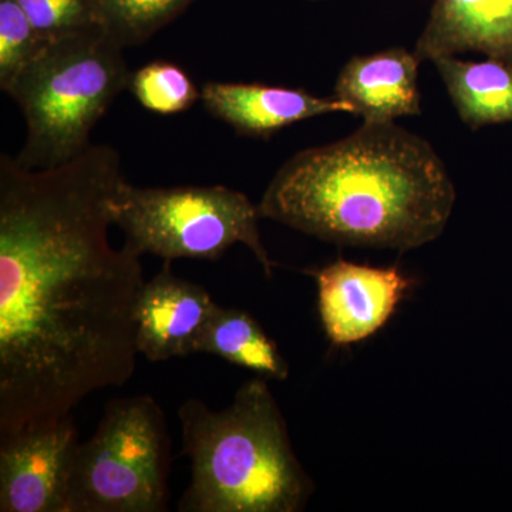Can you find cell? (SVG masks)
Returning <instances> with one entry per match:
<instances>
[{
	"mask_svg": "<svg viewBox=\"0 0 512 512\" xmlns=\"http://www.w3.org/2000/svg\"><path fill=\"white\" fill-rule=\"evenodd\" d=\"M116 148L56 167L0 156V437L72 416L137 362L141 256L110 244Z\"/></svg>",
	"mask_w": 512,
	"mask_h": 512,
	"instance_id": "6da1fadb",
	"label": "cell"
},
{
	"mask_svg": "<svg viewBox=\"0 0 512 512\" xmlns=\"http://www.w3.org/2000/svg\"><path fill=\"white\" fill-rule=\"evenodd\" d=\"M456 197L429 141L394 123H363L286 161L258 210L332 244L406 252L443 234Z\"/></svg>",
	"mask_w": 512,
	"mask_h": 512,
	"instance_id": "7a4b0ae2",
	"label": "cell"
},
{
	"mask_svg": "<svg viewBox=\"0 0 512 512\" xmlns=\"http://www.w3.org/2000/svg\"><path fill=\"white\" fill-rule=\"evenodd\" d=\"M265 377L242 384L227 409L181 404L190 487L180 512H299L315 485L293 453L284 416Z\"/></svg>",
	"mask_w": 512,
	"mask_h": 512,
	"instance_id": "3957f363",
	"label": "cell"
},
{
	"mask_svg": "<svg viewBox=\"0 0 512 512\" xmlns=\"http://www.w3.org/2000/svg\"><path fill=\"white\" fill-rule=\"evenodd\" d=\"M130 79L124 47L104 26L47 42L6 92L26 123L16 161L42 170L79 156Z\"/></svg>",
	"mask_w": 512,
	"mask_h": 512,
	"instance_id": "277c9868",
	"label": "cell"
},
{
	"mask_svg": "<svg viewBox=\"0 0 512 512\" xmlns=\"http://www.w3.org/2000/svg\"><path fill=\"white\" fill-rule=\"evenodd\" d=\"M258 205L225 185L144 188L121 183L113 202V221L138 255L164 261H217L242 244L271 278L272 261L259 232Z\"/></svg>",
	"mask_w": 512,
	"mask_h": 512,
	"instance_id": "5b68a950",
	"label": "cell"
},
{
	"mask_svg": "<svg viewBox=\"0 0 512 512\" xmlns=\"http://www.w3.org/2000/svg\"><path fill=\"white\" fill-rule=\"evenodd\" d=\"M170 467V433L156 400H111L93 436L77 447L67 512L168 511Z\"/></svg>",
	"mask_w": 512,
	"mask_h": 512,
	"instance_id": "8992f818",
	"label": "cell"
},
{
	"mask_svg": "<svg viewBox=\"0 0 512 512\" xmlns=\"http://www.w3.org/2000/svg\"><path fill=\"white\" fill-rule=\"evenodd\" d=\"M79 444L72 416L0 437V512H67Z\"/></svg>",
	"mask_w": 512,
	"mask_h": 512,
	"instance_id": "52a82bcc",
	"label": "cell"
},
{
	"mask_svg": "<svg viewBox=\"0 0 512 512\" xmlns=\"http://www.w3.org/2000/svg\"><path fill=\"white\" fill-rule=\"evenodd\" d=\"M306 274L316 279L320 320L330 342L338 346L379 332L414 285L397 266L377 268L345 259Z\"/></svg>",
	"mask_w": 512,
	"mask_h": 512,
	"instance_id": "ba28073f",
	"label": "cell"
},
{
	"mask_svg": "<svg viewBox=\"0 0 512 512\" xmlns=\"http://www.w3.org/2000/svg\"><path fill=\"white\" fill-rule=\"evenodd\" d=\"M173 261L144 282L136 306V343L148 362L194 355L195 342L218 303L204 286L174 275Z\"/></svg>",
	"mask_w": 512,
	"mask_h": 512,
	"instance_id": "9c48e42d",
	"label": "cell"
},
{
	"mask_svg": "<svg viewBox=\"0 0 512 512\" xmlns=\"http://www.w3.org/2000/svg\"><path fill=\"white\" fill-rule=\"evenodd\" d=\"M201 101L208 113L242 136L269 138L298 121L346 111L348 104L332 97L313 96L302 89L259 83L208 82Z\"/></svg>",
	"mask_w": 512,
	"mask_h": 512,
	"instance_id": "30bf717a",
	"label": "cell"
},
{
	"mask_svg": "<svg viewBox=\"0 0 512 512\" xmlns=\"http://www.w3.org/2000/svg\"><path fill=\"white\" fill-rule=\"evenodd\" d=\"M420 63L414 52L403 47L352 57L340 70L333 96L348 104L363 123L420 116Z\"/></svg>",
	"mask_w": 512,
	"mask_h": 512,
	"instance_id": "8fae6325",
	"label": "cell"
},
{
	"mask_svg": "<svg viewBox=\"0 0 512 512\" xmlns=\"http://www.w3.org/2000/svg\"><path fill=\"white\" fill-rule=\"evenodd\" d=\"M468 52L512 66V0H434L414 55L434 62Z\"/></svg>",
	"mask_w": 512,
	"mask_h": 512,
	"instance_id": "7c38bea8",
	"label": "cell"
},
{
	"mask_svg": "<svg viewBox=\"0 0 512 512\" xmlns=\"http://www.w3.org/2000/svg\"><path fill=\"white\" fill-rule=\"evenodd\" d=\"M458 116L471 130L512 121V66L488 57L466 62L456 56L434 60Z\"/></svg>",
	"mask_w": 512,
	"mask_h": 512,
	"instance_id": "4fadbf2b",
	"label": "cell"
},
{
	"mask_svg": "<svg viewBox=\"0 0 512 512\" xmlns=\"http://www.w3.org/2000/svg\"><path fill=\"white\" fill-rule=\"evenodd\" d=\"M195 353H210L265 379L286 380L289 365L258 320L248 312L217 305L205 323Z\"/></svg>",
	"mask_w": 512,
	"mask_h": 512,
	"instance_id": "5bb4252c",
	"label": "cell"
},
{
	"mask_svg": "<svg viewBox=\"0 0 512 512\" xmlns=\"http://www.w3.org/2000/svg\"><path fill=\"white\" fill-rule=\"evenodd\" d=\"M192 0H97L101 23L126 49L147 42Z\"/></svg>",
	"mask_w": 512,
	"mask_h": 512,
	"instance_id": "9a60e30c",
	"label": "cell"
},
{
	"mask_svg": "<svg viewBox=\"0 0 512 512\" xmlns=\"http://www.w3.org/2000/svg\"><path fill=\"white\" fill-rule=\"evenodd\" d=\"M131 92L141 106L160 114H175L191 109L201 100L187 73L177 64L153 62L131 74Z\"/></svg>",
	"mask_w": 512,
	"mask_h": 512,
	"instance_id": "2e32d148",
	"label": "cell"
},
{
	"mask_svg": "<svg viewBox=\"0 0 512 512\" xmlns=\"http://www.w3.org/2000/svg\"><path fill=\"white\" fill-rule=\"evenodd\" d=\"M46 43L18 0H0V89L3 92H8Z\"/></svg>",
	"mask_w": 512,
	"mask_h": 512,
	"instance_id": "e0dca14e",
	"label": "cell"
},
{
	"mask_svg": "<svg viewBox=\"0 0 512 512\" xmlns=\"http://www.w3.org/2000/svg\"><path fill=\"white\" fill-rule=\"evenodd\" d=\"M40 37L50 40L103 26L97 0H18Z\"/></svg>",
	"mask_w": 512,
	"mask_h": 512,
	"instance_id": "ac0fdd59",
	"label": "cell"
}]
</instances>
